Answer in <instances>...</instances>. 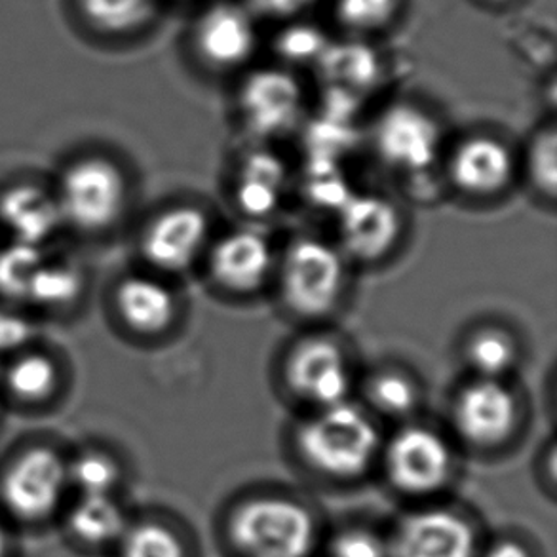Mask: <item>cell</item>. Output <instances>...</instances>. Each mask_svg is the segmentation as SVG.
Here are the masks:
<instances>
[{"label": "cell", "mask_w": 557, "mask_h": 557, "mask_svg": "<svg viewBox=\"0 0 557 557\" xmlns=\"http://www.w3.org/2000/svg\"><path fill=\"white\" fill-rule=\"evenodd\" d=\"M302 462L332 480H356L383 451V436L370 409L345 399L318 407L295 432Z\"/></svg>", "instance_id": "6da1fadb"}, {"label": "cell", "mask_w": 557, "mask_h": 557, "mask_svg": "<svg viewBox=\"0 0 557 557\" xmlns=\"http://www.w3.org/2000/svg\"><path fill=\"white\" fill-rule=\"evenodd\" d=\"M71 497L69 459L50 445L23 449L0 474V513L15 531L58 525Z\"/></svg>", "instance_id": "7a4b0ae2"}, {"label": "cell", "mask_w": 557, "mask_h": 557, "mask_svg": "<svg viewBox=\"0 0 557 557\" xmlns=\"http://www.w3.org/2000/svg\"><path fill=\"white\" fill-rule=\"evenodd\" d=\"M226 536L242 557H310L318 543L314 513L294 498L259 495L226 520Z\"/></svg>", "instance_id": "3957f363"}, {"label": "cell", "mask_w": 557, "mask_h": 557, "mask_svg": "<svg viewBox=\"0 0 557 557\" xmlns=\"http://www.w3.org/2000/svg\"><path fill=\"white\" fill-rule=\"evenodd\" d=\"M347 284V257L322 238L295 240L280 263L287 307L307 318L325 317L339 305Z\"/></svg>", "instance_id": "277c9868"}, {"label": "cell", "mask_w": 557, "mask_h": 557, "mask_svg": "<svg viewBox=\"0 0 557 557\" xmlns=\"http://www.w3.org/2000/svg\"><path fill=\"white\" fill-rule=\"evenodd\" d=\"M381 457L392 487L407 497H429L451 480V445L424 424H407L396 432Z\"/></svg>", "instance_id": "5b68a950"}, {"label": "cell", "mask_w": 557, "mask_h": 557, "mask_svg": "<svg viewBox=\"0 0 557 557\" xmlns=\"http://www.w3.org/2000/svg\"><path fill=\"white\" fill-rule=\"evenodd\" d=\"M58 203L63 221L84 231H101L121 218L126 180L107 160H81L63 175Z\"/></svg>", "instance_id": "8992f818"}, {"label": "cell", "mask_w": 557, "mask_h": 557, "mask_svg": "<svg viewBox=\"0 0 557 557\" xmlns=\"http://www.w3.org/2000/svg\"><path fill=\"white\" fill-rule=\"evenodd\" d=\"M520 422V399L497 379H478L457 394L453 424L468 445L495 449L505 445Z\"/></svg>", "instance_id": "52a82bcc"}, {"label": "cell", "mask_w": 557, "mask_h": 557, "mask_svg": "<svg viewBox=\"0 0 557 557\" xmlns=\"http://www.w3.org/2000/svg\"><path fill=\"white\" fill-rule=\"evenodd\" d=\"M373 145L383 162L401 174H422L442 151V128L413 103H396L379 114Z\"/></svg>", "instance_id": "ba28073f"}, {"label": "cell", "mask_w": 557, "mask_h": 557, "mask_svg": "<svg viewBox=\"0 0 557 557\" xmlns=\"http://www.w3.org/2000/svg\"><path fill=\"white\" fill-rule=\"evenodd\" d=\"M388 557H478L474 525L451 508H421L399 521L386 543Z\"/></svg>", "instance_id": "9c48e42d"}, {"label": "cell", "mask_w": 557, "mask_h": 557, "mask_svg": "<svg viewBox=\"0 0 557 557\" xmlns=\"http://www.w3.org/2000/svg\"><path fill=\"white\" fill-rule=\"evenodd\" d=\"M286 383L314 409L350 399L352 368L347 352L325 337L302 341L287 356Z\"/></svg>", "instance_id": "30bf717a"}, {"label": "cell", "mask_w": 557, "mask_h": 557, "mask_svg": "<svg viewBox=\"0 0 557 557\" xmlns=\"http://www.w3.org/2000/svg\"><path fill=\"white\" fill-rule=\"evenodd\" d=\"M238 106L242 119L256 136L276 137L297 126L305 96L289 71L259 69L242 84Z\"/></svg>", "instance_id": "8fae6325"}, {"label": "cell", "mask_w": 557, "mask_h": 557, "mask_svg": "<svg viewBox=\"0 0 557 557\" xmlns=\"http://www.w3.org/2000/svg\"><path fill=\"white\" fill-rule=\"evenodd\" d=\"M335 215L341 251L360 261H376L391 253L404 226L398 206L375 193H352Z\"/></svg>", "instance_id": "7c38bea8"}, {"label": "cell", "mask_w": 557, "mask_h": 557, "mask_svg": "<svg viewBox=\"0 0 557 557\" xmlns=\"http://www.w3.org/2000/svg\"><path fill=\"white\" fill-rule=\"evenodd\" d=\"M210 218L195 206H175L152 219L141 249L147 261L162 272L187 271L210 248Z\"/></svg>", "instance_id": "4fadbf2b"}, {"label": "cell", "mask_w": 557, "mask_h": 557, "mask_svg": "<svg viewBox=\"0 0 557 557\" xmlns=\"http://www.w3.org/2000/svg\"><path fill=\"white\" fill-rule=\"evenodd\" d=\"M132 520L121 495H73L55 528L76 552L113 554Z\"/></svg>", "instance_id": "5bb4252c"}, {"label": "cell", "mask_w": 557, "mask_h": 557, "mask_svg": "<svg viewBox=\"0 0 557 557\" xmlns=\"http://www.w3.org/2000/svg\"><path fill=\"white\" fill-rule=\"evenodd\" d=\"M274 264L271 242L253 228H234L210 246L211 276L233 294L259 289L271 276Z\"/></svg>", "instance_id": "9a60e30c"}, {"label": "cell", "mask_w": 557, "mask_h": 557, "mask_svg": "<svg viewBox=\"0 0 557 557\" xmlns=\"http://www.w3.org/2000/svg\"><path fill=\"white\" fill-rule=\"evenodd\" d=\"M195 38L198 52L210 65L238 67L256 52V23L246 8L219 2L200 15Z\"/></svg>", "instance_id": "2e32d148"}, {"label": "cell", "mask_w": 557, "mask_h": 557, "mask_svg": "<svg viewBox=\"0 0 557 557\" xmlns=\"http://www.w3.org/2000/svg\"><path fill=\"white\" fill-rule=\"evenodd\" d=\"M449 174L467 195L495 196L512 182L513 154L497 137H468L453 152Z\"/></svg>", "instance_id": "e0dca14e"}, {"label": "cell", "mask_w": 557, "mask_h": 557, "mask_svg": "<svg viewBox=\"0 0 557 557\" xmlns=\"http://www.w3.org/2000/svg\"><path fill=\"white\" fill-rule=\"evenodd\" d=\"M0 221L15 240L40 248L58 233L63 215L58 200L42 188L17 185L0 196Z\"/></svg>", "instance_id": "ac0fdd59"}, {"label": "cell", "mask_w": 557, "mask_h": 557, "mask_svg": "<svg viewBox=\"0 0 557 557\" xmlns=\"http://www.w3.org/2000/svg\"><path fill=\"white\" fill-rule=\"evenodd\" d=\"M116 309L134 332L157 335L174 324L177 299L162 280L137 274L116 289Z\"/></svg>", "instance_id": "d6986e66"}, {"label": "cell", "mask_w": 557, "mask_h": 557, "mask_svg": "<svg viewBox=\"0 0 557 557\" xmlns=\"http://www.w3.org/2000/svg\"><path fill=\"white\" fill-rule=\"evenodd\" d=\"M287 170L274 152L253 151L236 175V203L249 218H271L284 202Z\"/></svg>", "instance_id": "ffe728a7"}, {"label": "cell", "mask_w": 557, "mask_h": 557, "mask_svg": "<svg viewBox=\"0 0 557 557\" xmlns=\"http://www.w3.org/2000/svg\"><path fill=\"white\" fill-rule=\"evenodd\" d=\"M317 69L330 88L360 94L375 84L381 75V61L366 42H330Z\"/></svg>", "instance_id": "44dd1931"}, {"label": "cell", "mask_w": 557, "mask_h": 557, "mask_svg": "<svg viewBox=\"0 0 557 557\" xmlns=\"http://www.w3.org/2000/svg\"><path fill=\"white\" fill-rule=\"evenodd\" d=\"M467 363L478 379L505 381L518 366L520 347L510 333L497 327H483L467 341Z\"/></svg>", "instance_id": "7402d4cb"}, {"label": "cell", "mask_w": 557, "mask_h": 557, "mask_svg": "<svg viewBox=\"0 0 557 557\" xmlns=\"http://www.w3.org/2000/svg\"><path fill=\"white\" fill-rule=\"evenodd\" d=\"M114 557H188L187 544L170 523L152 518L132 520Z\"/></svg>", "instance_id": "603a6c76"}, {"label": "cell", "mask_w": 557, "mask_h": 557, "mask_svg": "<svg viewBox=\"0 0 557 557\" xmlns=\"http://www.w3.org/2000/svg\"><path fill=\"white\" fill-rule=\"evenodd\" d=\"M73 495H121L124 472L119 460L103 451H84L69 459Z\"/></svg>", "instance_id": "cb8c5ba5"}, {"label": "cell", "mask_w": 557, "mask_h": 557, "mask_svg": "<svg viewBox=\"0 0 557 557\" xmlns=\"http://www.w3.org/2000/svg\"><path fill=\"white\" fill-rule=\"evenodd\" d=\"M83 274L69 261H46L30 282L27 301L40 307H67L83 292Z\"/></svg>", "instance_id": "d4e9b609"}, {"label": "cell", "mask_w": 557, "mask_h": 557, "mask_svg": "<svg viewBox=\"0 0 557 557\" xmlns=\"http://www.w3.org/2000/svg\"><path fill=\"white\" fill-rule=\"evenodd\" d=\"M45 259L42 249L25 242L15 240L0 249V295L15 301H27L30 282Z\"/></svg>", "instance_id": "484cf974"}, {"label": "cell", "mask_w": 557, "mask_h": 557, "mask_svg": "<svg viewBox=\"0 0 557 557\" xmlns=\"http://www.w3.org/2000/svg\"><path fill=\"white\" fill-rule=\"evenodd\" d=\"M368 399L376 413L406 417L419 406L421 391L401 371H381L368 383Z\"/></svg>", "instance_id": "4316f807"}, {"label": "cell", "mask_w": 557, "mask_h": 557, "mask_svg": "<svg viewBox=\"0 0 557 557\" xmlns=\"http://www.w3.org/2000/svg\"><path fill=\"white\" fill-rule=\"evenodd\" d=\"M157 7V0H83L86 17L99 29L126 33L144 25Z\"/></svg>", "instance_id": "83f0119b"}, {"label": "cell", "mask_w": 557, "mask_h": 557, "mask_svg": "<svg viewBox=\"0 0 557 557\" xmlns=\"http://www.w3.org/2000/svg\"><path fill=\"white\" fill-rule=\"evenodd\" d=\"M324 30L312 23H294L276 38V52L282 60L297 65H317L330 46Z\"/></svg>", "instance_id": "f1b7e54d"}, {"label": "cell", "mask_w": 557, "mask_h": 557, "mask_svg": "<svg viewBox=\"0 0 557 557\" xmlns=\"http://www.w3.org/2000/svg\"><path fill=\"white\" fill-rule=\"evenodd\" d=\"M8 386L15 396L27 401L45 399L55 386V366L46 356L20 358L8 373Z\"/></svg>", "instance_id": "f546056e"}, {"label": "cell", "mask_w": 557, "mask_h": 557, "mask_svg": "<svg viewBox=\"0 0 557 557\" xmlns=\"http://www.w3.org/2000/svg\"><path fill=\"white\" fill-rule=\"evenodd\" d=\"M312 166H317V170H310L307 182L310 200L337 213L355 190L347 187V180L341 174L339 168L335 166V160H312Z\"/></svg>", "instance_id": "4dcf8cb0"}, {"label": "cell", "mask_w": 557, "mask_h": 557, "mask_svg": "<svg viewBox=\"0 0 557 557\" xmlns=\"http://www.w3.org/2000/svg\"><path fill=\"white\" fill-rule=\"evenodd\" d=\"M529 175L536 190L554 198L557 188V139L554 128L544 129L529 149Z\"/></svg>", "instance_id": "1f68e13d"}, {"label": "cell", "mask_w": 557, "mask_h": 557, "mask_svg": "<svg viewBox=\"0 0 557 557\" xmlns=\"http://www.w3.org/2000/svg\"><path fill=\"white\" fill-rule=\"evenodd\" d=\"M398 0H337V17L355 30H375L391 22Z\"/></svg>", "instance_id": "d6a6232c"}, {"label": "cell", "mask_w": 557, "mask_h": 557, "mask_svg": "<svg viewBox=\"0 0 557 557\" xmlns=\"http://www.w3.org/2000/svg\"><path fill=\"white\" fill-rule=\"evenodd\" d=\"M330 557H388L386 543L366 529H347L333 539Z\"/></svg>", "instance_id": "836d02e7"}, {"label": "cell", "mask_w": 557, "mask_h": 557, "mask_svg": "<svg viewBox=\"0 0 557 557\" xmlns=\"http://www.w3.org/2000/svg\"><path fill=\"white\" fill-rule=\"evenodd\" d=\"M33 325L27 318L0 310V352L23 347L30 339Z\"/></svg>", "instance_id": "e575fe53"}, {"label": "cell", "mask_w": 557, "mask_h": 557, "mask_svg": "<svg viewBox=\"0 0 557 557\" xmlns=\"http://www.w3.org/2000/svg\"><path fill=\"white\" fill-rule=\"evenodd\" d=\"M318 0H248L249 8L257 14L269 17H292L302 10L317 4Z\"/></svg>", "instance_id": "d590c367"}, {"label": "cell", "mask_w": 557, "mask_h": 557, "mask_svg": "<svg viewBox=\"0 0 557 557\" xmlns=\"http://www.w3.org/2000/svg\"><path fill=\"white\" fill-rule=\"evenodd\" d=\"M482 557H533L531 552L523 544L513 541V539H503L497 543L491 544L485 548Z\"/></svg>", "instance_id": "8d00e7d4"}, {"label": "cell", "mask_w": 557, "mask_h": 557, "mask_svg": "<svg viewBox=\"0 0 557 557\" xmlns=\"http://www.w3.org/2000/svg\"><path fill=\"white\" fill-rule=\"evenodd\" d=\"M17 531L0 513V557H15Z\"/></svg>", "instance_id": "74e56055"}, {"label": "cell", "mask_w": 557, "mask_h": 557, "mask_svg": "<svg viewBox=\"0 0 557 557\" xmlns=\"http://www.w3.org/2000/svg\"><path fill=\"white\" fill-rule=\"evenodd\" d=\"M490 2H510V0H490Z\"/></svg>", "instance_id": "f35d334b"}]
</instances>
